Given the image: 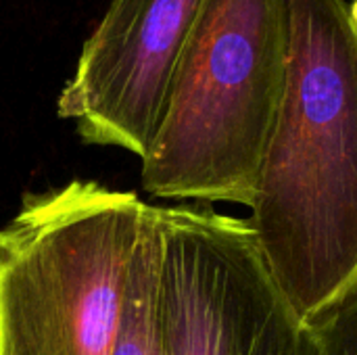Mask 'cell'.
<instances>
[{"label": "cell", "mask_w": 357, "mask_h": 355, "mask_svg": "<svg viewBox=\"0 0 357 355\" xmlns=\"http://www.w3.org/2000/svg\"><path fill=\"white\" fill-rule=\"evenodd\" d=\"M146 211L94 180L25 195L0 228V355H111Z\"/></svg>", "instance_id": "cell-3"}, {"label": "cell", "mask_w": 357, "mask_h": 355, "mask_svg": "<svg viewBox=\"0 0 357 355\" xmlns=\"http://www.w3.org/2000/svg\"><path fill=\"white\" fill-rule=\"evenodd\" d=\"M316 331L322 355H357V295L316 324Z\"/></svg>", "instance_id": "cell-7"}, {"label": "cell", "mask_w": 357, "mask_h": 355, "mask_svg": "<svg viewBox=\"0 0 357 355\" xmlns=\"http://www.w3.org/2000/svg\"><path fill=\"white\" fill-rule=\"evenodd\" d=\"M287 8V82L247 222L316 326L357 295V17L347 0Z\"/></svg>", "instance_id": "cell-1"}, {"label": "cell", "mask_w": 357, "mask_h": 355, "mask_svg": "<svg viewBox=\"0 0 357 355\" xmlns=\"http://www.w3.org/2000/svg\"><path fill=\"white\" fill-rule=\"evenodd\" d=\"M351 8H354V13H356V17H357V0H354V2H351Z\"/></svg>", "instance_id": "cell-8"}, {"label": "cell", "mask_w": 357, "mask_h": 355, "mask_svg": "<svg viewBox=\"0 0 357 355\" xmlns=\"http://www.w3.org/2000/svg\"><path fill=\"white\" fill-rule=\"evenodd\" d=\"M287 56V0H205L142 157L144 190L169 201L251 207Z\"/></svg>", "instance_id": "cell-2"}, {"label": "cell", "mask_w": 357, "mask_h": 355, "mask_svg": "<svg viewBox=\"0 0 357 355\" xmlns=\"http://www.w3.org/2000/svg\"><path fill=\"white\" fill-rule=\"evenodd\" d=\"M111 355H167L161 324V234L155 205H149L136 243Z\"/></svg>", "instance_id": "cell-6"}, {"label": "cell", "mask_w": 357, "mask_h": 355, "mask_svg": "<svg viewBox=\"0 0 357 355\" xmlns=\"http://www.w3.org/2000/svg\"><path fill=\"white\" fill-rule=\"evenodd\" d=\"M205 0H111L86 38L56 113L88 144L146 155L180 52Z\"/></svg>", "instance_id": "cell-5"}, {"label": "cell", "mask_w": 357, "mask_h": 355, "mask_svg": "<svg viewBox=\"0 0 357 355\" xmlns=\"http://www.w3.org/2000/svg\"><path fill=\"white\" fill-rule=\"evenodd\" d=\"M167 355H322L247 220L209 205L157 207Z\"/></svg>", "instance_id": "cell-4"}]
</instances>
